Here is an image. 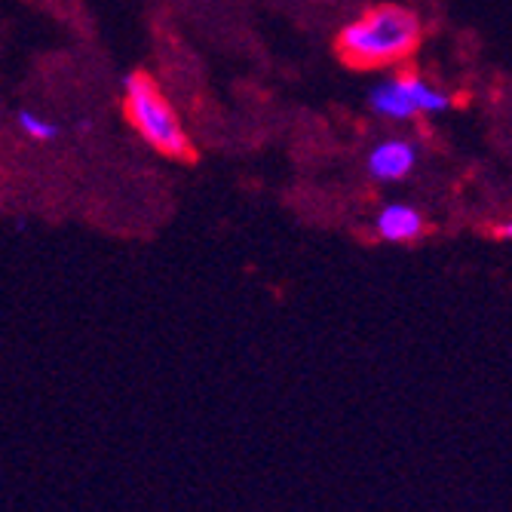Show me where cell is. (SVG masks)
<instances>
[{"instance_id": "cell-1", "label": "cell", "mask_w": 512, "mask_h": 512, "mask_svg": "<svg viewBox=\"0 0 512 512\" xmlns=\"http://www.w3.org/2000/svg\"><path fill=\"white\" fill-rule=\"evenodd\" d=\"M424 28L411 10L384 4L353 19L341 34L335 50L344 65L356 71H378L411 59L421 46Z\"/></svg>"}, {"instance_id": "cell-2", "label": "cell", "mask_w": 512, "mask_h": 512, "mask_svg": "<svg viewBox=\"0 0 512 512\" xmlns=\"http://www.w3.org/2000/svg\"><path fill=\"white\" fill-rule=\"evenodd\" d=\"M123 111L132 129L145 138V142L172 160H194V145L184 135V126L160 86L145 71H132L123 83Z\"/></svg>"}, {"instance_id": "cell-3", "label": "cell", "mask_w": 512, "mask_h": 512, "mask_svg": "<svg viewBox=\"0 0 512 512\" xmlns=\"http://www.w3.org/2000/svg\"><path fill=\"white\" fill-rule=\"evenodd\" d=\"M454 105L448 92L430 86L414 71H402L390 80H381L368 92V108L384 120H411L417 114H442Z\"/></svg>"}, {"instance_id": "cell-4", "label": "cell", "mask_w": 512, "mask_h": 512, "mask_svg": "<svg viewBox=\"0 0 512 512\" xmlns=\"http://www.w3.org/2000/svg\"><path fill=\"white\" fill-rule=\"evenodd\" d=\"M417 166V148L405 138H387L368 151L365 169L375 181H405Z\"/></svg>"}, {"instance_id": "cell-5", "label": "cell", "mask_w": 512, "mask_h": 512, "mask_svg": "<svg viewBox=\"0 0 512 512\" xmlns=\"http://www.w3.org/2000/svg\"><path fill=\"white\" fill-rule=\"evenodd\" d=\"M375 230L384 243H417L424 237L427 230V221L424 215L417 212L414 206H405V203H387L378 218H375Z\"/></svg>"}, {"instance_id": "cell-6", "label": "cell", "mask_w": 512, "mask_h": 512, "mask_svg": "<svg viewBox=\"0 0 512 512\" xmlns=\"http://www.w3.org/2000/svg\"><path fill=\"white\" fill-rule=\"evenodd\" d=\"M16 126L22 135L34 138V142H53V138L59 135V126L53 120H43L34 111H16Z\"/></svg>"}, {"instance_id": "cell-7", "label": "cell", "mask_w": 512, "mask_h": 512, "mask_svg": "<svg viewBox=\"0 0 512 512\" xmlns=\"http://www.w3.org/2000/svg\"><path fill=\"white\" fill-rule=\"evenodd\" d=\"M494 237H497V240H512V221L497 224V227H494Z\"/></svg>"}]
</instances>
